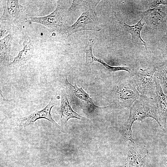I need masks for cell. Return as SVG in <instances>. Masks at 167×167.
<instances>
[{"instance_id": "cell-1", "label": "cell", "mask_w": 167, "mask_h": 167, "mask_svg": "<svg viewBox=\"0 0 167 167\" xmlns=\"http://www.w3.org/2000/svg\"><path fill=\"white\" fill-rule=\"evenodd\" d=\"M129 117L123 124L121 132L126 139L133 142L132 127L136 121L142 122L148 117L154 119L158 123V114L155 97H148L141 94L139 98L129 108Z\"/></svg>"}, {"instance_id": "cell-2", "label": "cell", "mask_w": 167, "mask_h": 167, "mask_svg": "<svg viewBox=\"0 0 167 167\" xmlns=\"http://www.w3.org/2000/svg\"><path fill=\"white\" fill-rule=\"evenodd\" d=\"M68 9L61 4V1H58L55 9L49 15L41 17H28L27 21L42 24L51 31L63 35L69 26L67 23Z\"/></svg>"}, {"instance_id": "cell-3", "label": "cell", "mask_w": 167, "mask_h": 167, "mask_svg": "<svg viewBox=\"0 0 167 167\" xmlns=\"http://www.w3.org/2000/svg\"><path fill=\"white\" fill-rule=\"evenodd\" d=\"M65 83L67 97L72 104L79 106L86 115L93 117L98 114L101 109L104 108L94 104L92 99L83 89V84L80 88L77 86L76 83L73 85L69 83L66 77Z\"/></svg>"}, {"instance_id": "cell-4", "label": "cell", "mask_w": 167, "mask_h": 167, "mask_svg": "<svg viewBox=\"0 0 167 167\" xmlns=\"http://www.w3.org/2000/svg\"><path fill=\"white\" fill-rule=\"evenodd\" d=\"M156 71V65H153L130 73L137 90L141 94L151 95L152 98L155 97L156 88L153 76Z\"/></svg>"}, {"instance_id": "cell-5", "label": "cell", "mask_w": 167, "mask_h": 167, "mask_svg": "<svg viewBox=\"0 0 167 167\" xmlns=\"http://www.w3.org/2000/svg\"><path fill=\"white\" fill-rule=\"evenodd\" d=\"M1 2L3 8L1 21H8L17 25L27 21L28 17L26 8L20 4L18 0H2Z\"/></svg>"}, {"instance_id": "cell-6", "label": "cell", "mask_w": 167, "mask_h": 167, "mask_svg": "<svg viewBox=\"0 0 167 167\" xmlns=\"http://www.w3.org/2000/svg\"><path fill=\"white\" fill-rule=\"evenodd\" d=\"M139 93L132 79L119 85L115 93V102L120 108H129L139 98Z\"/></svg>"}, {"instance_id": "cell-7", "label": "cell", "mask_w": 167, "mask_h": 167, "mask_svg": "<svg viewBox=\"0 0 167 167\" xmlns=\"http://www.w3.org/2000/svg\"><path fill=\"white\" fill-rule=\"evenodd\" d=\"M95 8V7H91L85 10L77 21L68 27L65 34L69 36L80 31H100L101 28Z\"/></svg>"}, {"instance_id": "cell-8", "label": "cell", "mask_w": 167, "mask_h": 167, "mask_svg": "<svg viewBox=\"0 0 167 167\" xmlns=\"http://www.w3.org/2000/svg\"><path fill=\"white\" fill-rule=\"evenodd\" d=\"M148 150L147 146L130 142L126 159L122 167H146Z\"/></svg>"}, {"instance_id": "cell-9", "label": "cell", "mask_w": 167, "mask_h": 167, "mask_svg": "<svg viewBox=\"0 0 167 167\" xmlns=\"http://www.w3.org/2000/svg\"><path fill=\"white\" fill-rule=\"evenodd\" d=\"M167 5H161L154 8H149L143 11H138L144 23L153 29H156L166 20Z\"/></svg>"}, {"instance_id": "cell-10", "label": "cell", "mask_w": 167, "mask_h": 167, "mask_svg": "<svg viewBox=\"0 0 167 167\" xmlns=\"http://www.w3.org/2000/svg\"><path fill=\"white\" fill-rule=\"evenodd\" d=\"M153 79L155 84V98L158 114V124L161 128L166 132L167 131V96L164 93L162 89L156 72L153 76Z\"/></svg>"}, {"instance_id": "cell-11", "label": "cell", "mask_w": 167, "mask_h": 167, "mask_svg": "<svg viewBox=\"0 0 167 167\" xmlns=\"http://www.w3.org/2000/svg\"><path fill=\"white\" fill-rule=\"evenodd\" d=\"M55 104L52 99L48 105L43 109L39 110H36L30 114L18 118L17 122L19 126L21 127H25L33 125L37 119L41 118L46 119L56 126H60L53 118L51 114V110L52 108Z\"/></svg>"}, {"instance_id": "cell-12", "label": "cell", "mask_w": 167, "mask_h": 167, "mask_svg": "<svg viewBox=\"0 0 167 167\" xmlns=\"http://www.w3.org/2000/svg\"><path fill=\"white\" fill-rule=\"evenodd\" d=\"M60 94L61 105L59 113L62 126H66L68 120L71 118H75L82 121L88 120L73 110L68 100L65 89H61Z\"/></svg>"}, {"instance_id": "cell-13", "label": "cell", "mask_w": 167, "mask_h": 167, "mask_svg": "<svg viewBox=\"0 0 167 167\" xmlns=\"http://www.w3.org/2000/svg\"><path fill=\"white\" fill-rule=\"evenodd\" d=\"M29 41L23 42V48L19 51L18 55L14 58L13 61L11 62L9 66L13 67L21 66L30 60L33 56L34 46L30 38L27 35Z\"/></svg>"}, {"instance_id": "cell-14", "label": "cell", "mask_w": 167, "mask_h": 167, "mask_svg": "<svg viewBox=\"0 0 167 167\" xmlns=\"http://www.w3.org/2000/svg\"><path fill=\"white\" fill-rule=\"evenodd\" d=\"M95 43L94 40L91 39L89 40L88 46L85 50L86 61L91 58V61L90 63L95 62H99L105 68L109 71L114 72L120 71H125L129 73L132 71L129 67L125 66H112L106 63L103 60L95 57L92 53V49L93 45Z\"/></svg>"}, {"instance_id": "cell-15", "label": "cell", "mask_w": 167, "mask_h": 167, "mask_svg": "<svg viewBox=\"0 0 167 167\" xmlns=\"http://www.w3.org/2000/svg\"><path fill=\"white\" fill-rule=\"evenodd\" d=\"M141 19L136 24L133 25H129L123 22L122 25L125 31L131 35V40L133 43L138 45H143L147 49V45L141 36V32L144 24L141 22Z\"/></svg>"}, {"instance_id": "cell-16", "label": "cell", "mask_w": 167, "mask_h": 167, "mask_svg": "<svg viewBox=\"0 0 167 167\" xmlns=\"http://www.w3.org/2000/svg\"><path fill=\"white\" fill-rule=\"evenodd\" d=\"M12 36L9 34L5 36L0 41V63L2 65L9 66V57L11 50Z\"/></svg>"}, {"instance_id": "cell-17", "label": "cell", "mask_w": 167, "mask_h": 167, "mask_svg": "<svg viewBox=\"0 0 167 167\" xmlns=\"http://www.w3.org/2000/svg\"><path fill=\"white\" fill-rule=\"evenodd\" d=\"M159 82L164 93L167 96V62L156 65Z\"/></svg>"}, {"instance_id": "cell-18", "label": "cell", "mask_w": 167, "mask_h": 167, "mask_svg": "<svg viewBox=\"0 0 167 167\" xmlns=\"http://www.w3.org/2000/svg\"><path fill=\"white\" fill-rule=\"evenodd\" d=\"M159 45L163 57L167 61V29L165 34L161 39Z\"/></svg>"}, {"instance_id": "cell-19", "label": "cell", "mask_w": 167, "mask_h": 167, "mask_svg": "<svg viewBox=\"0 0 167 167\" xmlns=\"http://www.w3.org/2000/svg\"><path fill=\"white\" fill-rule=\"evenodd\" d=\"M150 8H154L161 5H167V0H148L146 1Z\"/></svg>"}, {"instance_id": "cell-20", "label": "cell", "mask_w": 167, "mask_h": 167, "mask_svg": "<svg viewBox=\"0 0 167 167\" xmlns=\"http://www.w3.org/2000/svg\"><path fill=\"white\" fill-rule=\"evenodd\" d=\"M166 132L167 133V131H166ZM165 167H167V162H166V165Z\"/></svg>"}, {"instance_id": "cell-21", "label": "cell", "mask_w": 167, "mask_h": 167, "mask_svg": "<svg viewBox=\"0 0 167 167\" xmlns=\"http://www.w3.org/2000/svg\"><path fill=\"white\" fill-rule=\"evenodd\" d=\"M166 21H167V18H166Z\"/></svg>"}]
</instances>
